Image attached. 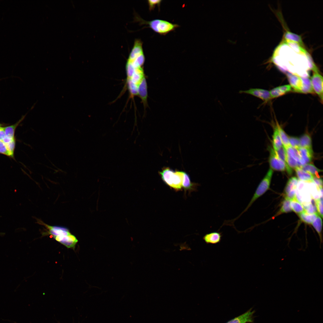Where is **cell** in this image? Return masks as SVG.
Listing matches in <instances>:
<instances>
[{"label":"cell","mask_w":323,"mask_h":323,"mask_svg":"<svg viewBox=\"0 0 323 323\" xmlns=\"http://www.w3.org/2000/svg\"><path fill=\"white\" fill-rule=\"evenodd\" d=\"M0 127H1V126H0Z\"/></svg>","instance_id":"41"},{"label":"cell","mask_w":323,"mask_h":323,"mask_svg":"<svg viewBox=\"0 0 323 323\" xmlns=\"http://www.w3.org/2000/svg\"><path fill=\"white\" fill-rule=\"evenodd\" d=\"M301 221L308 224H312L318 215V213L310 214L305 211L298 214Z\"/></svg>","instance_id":"20"},{"label":"cell","mask_w":323,"mask_h":323,"mask_svg":"<svg viewBox=\"0 0 323 323\" xmlns=\"http://www.w3.org/2000/svg\"><path fill=\"white\" fill-rule=\"evenodd\" d=\"M290 206L292 211L298 214L305 211L302 205L297 198L290 200Z\"/></svg>","instance_id":"29"},{"label":"cell","mask_w":323,"mask_h":323,"mask_svg":"<svg viewBox=\"0 0 323 323\" xmlns=\"http://www.w3.org/2000/svg\"><path fill=\"white\" fill-rule=\"evenodd\" d=\"M300 147L312 148V140L310 136L307 133L302 135L299 138Z\"/></svg>","instance_id":"26"},{"label":"cell","mask_w":323,"mask_h":323,"mask_svg":"<svg viewBox=\"0 0 323 323\" xmlns=\"http://www.w3.org/2000/svg\"><path fill=\"white\" fill-rule=\"evenodd\" d=\"M147 84L145 76L143 78L138 87V95L141 98V102L143 103L144 111L146 108L148 106L147 103Z\"/></svg>","instance_id":"8"},{"label":"cell","mask_w":323,"mask_h":323,"mask_svg":"<svg viewBox=\"0 0 323 323\" xmlns=\"http://www.w3.org/2000/svg\"><path fill=\"white\" fill-rule=\"evenodd\" d=\"M174 171L168 167L164 168L159 172L163 181L170 187L171 186V179Z\"/></svg>","instance_id":"16"},{"label":"cell","mask_w":323,"mask_h":323,"mask_svg":"<svg viewBox=\"0 0 323 323\" xmlns=\"http://www.w3.org/2000/svg\"><path fill=\"white\" fill-rule=\"evenodd\" d=\"M285 38L287 41L301 43L302 41L301 37L298 35L289 31L285 34Z\"/></svg>","instance_id":"31"},{"label":"cell","mask_w":323,"mask_h":323,"mask_svg":"<svg viewBox=\"0 0 323 323\" xmlns=\"http://www.w3.org/2000/svg\"><path fill=\"white\" fill-rule=\"evenodd\" d=\"M292 90V88L289 84L276 87L269 91L271 99L276 98L283 96Z\"/></svg>","instance_id":"13"},{"label":"cell","mask_w":323,"mask_h":323,"mask_svg":"<svg viewBox=\"0 0 323 323\" xmlns=\"http://www.w3.org/2000/svg\"><path fill=\"white\" fill-rule=\"evenodd\" d=\"M4 127H0V140H2L5 137Z\"/></svg>","instance_id":"38"},{"label":"cell","mask_w":323,"mask_h":323,"mask_svg":"<svg viewBox=\"0 0 323 323\" xmlns=\"http://www.w3.org/2000/svg\"><path fill=\"white\" fill-rule=\"evenodd\" d=\"M255 310L251 308L243 314L229 321L226 323H252L254 321Z\"/></svg>","instance_id":"9"},{"label":"cell","mask_w":323,"mask_h":323,"mask_svg":"<svg viewBox=\"0 0 323 323\" xmlns=\"http://www.w3.org/2000/svg\"><path fill=\"white\" fill-rule=\"evenodd\" d=\"M127 80V86L131 97H133L134 96L138 95V86L130 79H128Z\"/></svg>","instance_id":"30"},{"label":"cell","mask_w":323,"mask_h":323,"mask_svg":"<svg viewBox=\"0 0 323 323\" xmlns=\"http://www.w3.org/2000/svg\"><path fill=\"white\" fill-rule=\"evenodd\" d=\"M5 144H6L7 149L10 154V156H13L15 146V141L14 139H13L9 142Z\"/></svg>","instance_id":"35"},{"label":"cell","mask_w":323,"mask_h":323,"mask_svg":"<svg viewBox=\"0 0 323 323\" xmlns=\"http://www.w3.org/2000/svg\"><path fill=\"white\" fill-rule=\"evenodd\" d=\"M134 20L135 21L139 22L141 25H147L148 27L154 32L162 35H165L179 27L177 24H173L164 20L155 19L150 21H145L136 14L135 15Z\"/></svg>","instance_id":"1"},{"label":"cell","mask_w":323,"mask_h":323,"mask_svg":"<svg viewBox=\"0 0 323 323\" xmlns=\"http://www.w3.org/2000/svg\"><path fill=\"white\" fill-rule=\"evenodd\" d=\"M303 81L302 93H314L310 80L307 77H302Z\"/></svg>","instance_id":"28"},{"label":"cell","mask_w":323,"mask_h":323,"mask_svg":"<svg viewBox=\"0 0 323 323\" xmlns=\"http://www.w3.org/2000/svg\"><path fill=\"white\" fill-rule=\"evenodd\" d=\"M48 230V233L53 235L67 236L71 234L69 230L66 228L60 226H51L45 224Z\"/></svg>","instance_id":"12"},{"label":"cell","mask_w":323,"mask_h":323,"mask_svg":"<svg viewBox=\"0 0 323 323\" xmlns=\"http://www.w3.org/2000/svg\"><path fill=\"white\" fill-rule=\"evenodd\" d=\"M162 1L161 0H148L147 3L149 10L151 11L153 10L156 5L159 8Z\"/></svg>","instance_id":"34"},{"label":"cell","mask_w":323,"mask_h":323,"mask_svg":"<svg viewBox=\"0 0 323 323\" xmlns=\"http://www.w3.org/2000/svg\"><path fill=\"white\" fill-rule=\"evenodd\" d=\"M295 172L299 180L305 182H313V176L300 167L295 169Z\"/></svg>","instance_id":"17"},{"label":"cell","mask_w":323,"mask_h":323,"mask_svg":"<svg viewBox=\"0 0 323 323\" xmlns=\"http://www.w3.org/2000/svg\"><path fill=\"white\" fill-rule=\"evenodd\" d=\"M53 237L56 241L68 248H74L78 241L76 237L71 234L67 236H56Z\"/></svg>","instance_id":"10"},{"label":"cell","mask_w":323,"mask_h":323,"mask_svg":"<svg viewBox=\"0 0 323 323\" xmlns=\"http://www.w3.org/2000/svg\"><path fill=\"white\" fill-rule=\"evenodd\" d=\"M276 125L283 146L286 148L290 145L288 136L277 121L276 122Z\"/></svg>","instance_id":"25"},{"label":"cell","mask_w":323,"mask_h":323,"mask_svg":"<svg viewBox=\"0 0 323 323\" xmlns=\"http://www.w3.org/2000/svg\"><path fill=\"white\" fill-rule=\"evenodd\" d=\"M222 237V232L213 231L206 234L203 239L206 244H215L220 242Z\"/></svg>","instance_id":"14"},{"label":"cell","mask_w":323,"mask_h":323,"mask_svg":"<svg viewBox=\"0 0 323 323\" xmlns=\"http://www.w3.org/2000/svg\"><path fill=\"white\" fill-rule=\"evenodd\" d=\"M24 117H23L18 122L15 124L4 128V131L5 136L10 138L11 139L14 138V134L15 129L16 127L19 124V123L22 121Z\"/></svg>","instance_id":"27"},{"label":"cell","mask_w":323,"mask_h":323,"mask_svg":"<svg viewBox=\"0 0 323 323\" xmlns=\"http://www.w3.org/2000/svg\"><path fill=\"white\" fill-rule=\"evenodd\" d=\"M292 211V210L290 206V200L288 199L285 197L282 202L281 208L276 214L275 216L279 215L282 213L291 212Z\"/></svg>","instance_id":"24"},{"label":"cell","mask_w":323,"mask_h":323,"mask_svg":"<svg viewBox=\"0 0 323 323\" xmlns=\"http://www.w3.org/2000/svg\"><path fill=\"white\" fill-rule=\"evenodd\" d=\"M199 184L191 182L188 174L184 171L182 187L186 190L196 191Z\"/></svg>","instance_id":"18"},{"label":"cell","mask_w":323,"mask_h":323,"mask_svg":"<svg viewBox=\"0 0 323 323\" xmlns=\"http://www.w3.org/2000/svg\"><path fill=\"white\" fill-rule=\"evenodd\" d=\"M290 145L292 147L298 149L300 147L299 138L295 137H288Z\"/></svg>","instance_id":"32"},{"label":"cell","mask_w":323,"mask_h":323,"mask_svg":"<svg viewBox=\"0 0 323 323\" xmlns=\"http://www.w3.org/2000/svg\"><path fill=\"white\" fill-rule=\"evenodd\" d=\"M298 181V179L295 177H292L289 179L284 189L285 197L290 200L296 198V191Z\"/></svg>","instance_id":"6"},{"label":"cell","mask_w":323,"mask_h":323,"mask_svg":"<svg viewBox=\"0 0 323 323\" xmlns=\"http://www.w3.org/2000/svg\"><path fill=\"white\" fill-rule=\"evenodd\" d=\"M313 74L310 79L314 92L318 95L322 103L323 101V77L315 65L312 68Z\"/></svg>","instance_id":"3"},{"label":"cell","mask_w":323,"mask_h":323,"mask_svg":"<svg viewBox=\"0 0 323 323\" xmlns=\"http://www.w3.org/2000/svg\"><path fill=\"white\" fill-rule=\"evenodd\" d=\"M300 167L313 176L317 177H319L318 173L322 171V170L318 169L314 165L310 163L306 164Z\"/></svg>","instance_id":"22"},{"label":"cell","mask_w":323,"mask_h":323,"mask_svg":"<svg viewBox=\"0 0 323 323\" xmlns=\"http://www.w3.org/2000/svg\"><path fill=\"white\" fill-rule=\"evenodd\" d=\"M297 149L301 158V167L311 161L313 156L312 148L300 147Z\"/></svg>","instance_id":"11"},{"label":"cell","mask_w":323,"mask_h":323,"mask_svg":"<svg viewBox=\"0 0 323 323\" xmlns=\"http://www.w3.org/2000/svg\"><path fill=\"white\" fill-rule=\"evenodd\" d=\"M273 173V170L271 168H270L259 183L246 207L238 216L233 219L234 221L238 219L243 213L246 212L255 202L268 190L270 186Z\"/></svg>","instance_id":"2"},{"label":"cell","mask_w":323,"mask_h":323,"mask_svg":"<svg viewBox=\"0 0 323 323\" xmlns=\"http://www.w3.org/2000/svg\"><path fill=\"white\" fill-rule=\"evenodd\" d=\"M322 180L319 177L313 176V182L316 187L318 188H322Z\"/></svg>","instance_id":"37"},{"label":"cell","mask_w":323,"mask_h":323,"mask_svg":"<svg viewBox=\"0 0 323 323\" xmlns=\"http://www.w3.org/2000/svg\"><path fill=\"white\" fill-rule=\"evenodd\" d=\"M272 145L273 149L274 150L278 149L283 145L277 128L276 125L274 128L272 137Z\"/></svg>","instance_id":"21"},{"label":"cell","mask_w":323,"mask_h":323,"mask_svg":"<svg viewBox=\"0 0 323 323\" xmlns=\"http://www.w3.org/2000/svg\"><path fill=\"white\" fill-rule=\"evenodd\" d=\"M316 205L318 214L323 217V199H319L315 200Z\"/></svg>","instance_id":"33"},{"label":"cell","mask_w":323,"mask_h":323,"mask_svg":"<svg viewBox=\"0 0 323 323\" xmlns=\"http://www.w3.org/2000/svg\"><path fill=\"white\" fill-rule=\"evenodd\" d=\"M184 171H174L172 180L171 188L176 190H179L182 188Z\"/></svg>","instance_id":"15"},{"label":"cell","mask_w":323,"mask_h":323,"mask_svg":"<svg viewBox=\"0 0 323 323\" xmlns=\"http://www.w3.org/2000/svg\"><path fill=\"white\" fill-rule=\"evenodd\" d=\"M287 75L290 85L293 91L302 93L303 81L302 77L290 72L287 73Z\"/></svg>","instance_id":"7"},{"label":"cell","mask_w":323,"mask_h":323,"mask_svg":"<svg viewBox=\"0 0 323 323\" xmlns=\"http://www.w3.org/2000/svg\"><path fill=\"white\" fill-rule=\"evenodd\" d=\"M5 234V233H4L0 232V236H3Z\"/></svg>","instance_id":"40"},{"label":"cell","mask_w":323,"mask_h":323,"mask_svg":"<svg viewBox=\"0 0 323 323\" xmlns=\"http://www.w3.org/2000/svg\"><path fill=\"white\" fill-rule=\"evenodd\" d=\"M274 151L278 156L285 164L286 170L287 173L289 175H291L292 173V169L287 164L286 150L284 147L283 145L278 149Z\"/></svg>","instance_id":"19"},{"label":"cell","mask_w":323,"mask_h":323,"mask_svg":"<svg viewBox=\"0 0 323 323\" xmlns=\"http://www.w3.org/2000/svg\"><path fill=\"white\" fill-rule=\"evenodd\" d=\"M322 219L318 215L315 220L312 224L319 235L320 240V247L321 248L322 243Z\"/></svg>","instance_id":"23"},{"label":"cell","mask_w":323,"mask_h":323,"mask_svg":"<svg viewBox=\"0 0 323 323\" xmlns=\"http://www.w3.org/2000/svg\"><path fill=\"white\" fill-rule=\"evenodd\" d=\"M13 139H12L5 136L2 140L5 144H7L9 142Z\"/></svg>","instance_id":"39"},{"label":"cell","mask_w":323,"mask_h":323,"mask_svg":"<svg viewBox=\"0 0 323 323\" xmlns=\"http://www.w3.org/2000/svg\"><path fill=\"white\" fill-rule=\"evenodd\" d=\"M239 93L252 95L261 99L265 103L271 99L269 91L261 89L250 88L247 90H240Z\"/></svg>","instance_id":"5"},{"label":"cell","mask_w":323,"mask_h":323,"mask_svg":"<svg viewBox=\"0 0 323 323\" xmlns=\"http://www.w3.org/2000/svg\"><path fill=\"white\" fill-rule=\"evenodd\" d=\"M269 151V162L271 168L272 170L281 171L286 170L285 164L278 156L273 149L270 148Z\"/></svg>","instance_id":"4"},{"label":"cell","mask_w":323,"mask_h":323,"mask_svg":"<svg viewBox=\"0 0 323 323\" xmlns=\"http://www.w3.org/2000/svg\"><path fill=\"white\" fill-rule=\"evenodd\" d=\"M0 153L10 156L6 144L2 140H0Z\"/></svg>","instance_id":"36"}]
</instances>
